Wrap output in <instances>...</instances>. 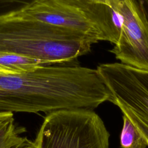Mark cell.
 <instances>
[{
    "mask_svg": "<svg viewBox=\"0 0 148 148\" xmlns=\"http://www.w3.org/2000/svg\"><path fill=\"white\" fill-rule=\"evenodd\" d=\"M110 99L97 69L76 61L0 76V112L47 114L62 109L94 110Z\"/></svg>",
    "mask_w": 148,
    "mask_h": 148,
    "instance_id": "cell-1",
    "label": "cell"
},
{
    "mask_svg": "<svg viewBox=\"0 0 148 148\" xmlns=\"http://www.w3.org/2000/svg\"><path fill=\"white\" fill-rule=\"evenodd\" d=\"M94 43L85 36L28 18L17 10L0 15V53L42 61L46 64L77 61Z\"/></svg>",
    "mask_w": 148,
    "mask_h": 148,
    "instance_id": "cell-2",
    "label": "cell"
},
{
    "mask_svg": "<svg viewBox=\"0 0 148 148\" xmlns=\"http://www.w3.org/2000/svg\"><path fill=\"white\" fill-rule=\"evenodd\" d=\"M21 15L85 36L94 43L114 45L120 36L117 14L108 5L86 0H35L17 10Z\"/></svg>",
    "mask_w": 148,
    "mask_h": 148,
    "instance_id": "cell-3",
    "label": "cell"
},
{
    "mask_svg": "<svg viewBox=\"0 0 148 148\" xmlns=\"http://www.w3.org/2000/svg\"><path fill=\"white\" fill-rule=\"evenodd\" d=\"M110 134L93 110L62 109L46 114L34 148H109Z\"/></svg>",
    "mask_w": 148,
    "mask_h": 148,
    "instance_id": "cell-4",
    "label": "cell"
},
{
    "mask_svg": "<svg viewBox=\"0 0 148 148\" xmlns=\"http://www.w3.org/2000/svg\"><path fill=\"white\" fill-rule=\"evenodd\" d=\"M120 36L109 51L121 63L148 71V14L143 0H111Z\"/></svg>",
    "mask_w": 148,
    "mask_h": 148,
    "instance_id": "cell-5",
    "label": "cell"
},
{
    "mask_svg": "<svg viewBox=\"0 0 148 148\" xmlns=\"http://www.w3.org/2000/svg\"><path fill=\"white\" fill-rule=\"evenodd\" d=\"M110 94V102L148 116V71L121 62L97 68Z\"/></svg>",
    "mask_w": 148,
    "mask_h": 148,
    "instance_id": "cell-6",
    "label": "cell"
},
{
    "mask_svg": "<svg viewBox=\"0 0 148 148\" xmlns=\"http://www.w3.org/2000/svg\"><path fill=\"white\" fill-rule=\"evenodd\" d=\"M46 64L42 61L26 56L0 53V76L20 74Z\"/></svg>",
    "mask_w": 148,
    "mask_h": 148,
    "instance_id": "cell-7",
    "label": "cell"
},
{
    "mask_svg": "<svg viewBox=\"0 0 148 148\" xmlns=\"http://www.w3.org/2000/svg\"><path fill=\"white\" fill-rule=\"evenodd\" d=\"M24 127L17 125L13 117L0 121V148H16L28 140L23 136Z\"/></svg>",
    "mask_w": 148,
    "mask_h": 148,
    "instance_id": "cell-8",
    "label": "cell"
},
{
    "mask_svg": "<svg viewBox=\"0 0 148 148\" xmlns=\"http://www.w3.org/2000/svg\"><path fill=\"white\" fill-rule=\"evenodd\" d=\"M123 128L120 136L121 148H146L147 143L134 124L123 114Z\"/></svg>",
    "mask_w": 148,
    "mask_h": 148,
    "instance_id": "cell-9",
    "label": "cell"
},
{
    "mask_svg": "<svg viewBox=\"0 0 148 148\" xmlns=\"http://www.w3.org/2000/svg\"><path fill=\"white\" fill-rule=\"evenodd\" d=\"M117 107L121 111L123 114L129 118L135 127L145 138L148 145V116L138 113L134 111L121 105Z\"/></svg>",
    "mask_w": 148,
    "mask_h": 148,
    "instance_id": "cell-10",
    "label": "cell"
},
{
    "mask_svg": "<svg viewBox=\"0 0 148 148\" xmlns=\"http://www.w3.org/2000/svg\"><path fill=\"white\" fill-rule=\"evenodd\" d=\"M35 0H0V15L19 10Z\"/></svg>",
    "mask_w": 148,
    "mask_h": 148,
    "instance_id": "cell-11",
    "label": "cell"
},
{
    "mask_svg": "<svg viewBox=\"0 0 148 148\" xmlns=\"http://www.w3.org/2000/svg\"><path fill=\"white\" fill-rule=\"evenodd\" d=\"M13 117V113L11 112H0V121Z\"/></svg>",
    "mask_w": 148,
    "mask_h": 148,
    "instance_id": "cell-12",
    "label": "cell"
},
{
    "mask_svg": "<svg viewBox=\"0 0 148 148\" xmlns=\"http://www.w3.org/2000/svg\"><path fill=\"white\" fill-rule=\"evenodd\" d=\"M16 148H34L32 145V141L28 140L26 142L21 146H19Z\"/></svg>",
    "mask_w": 148,
    "mask_h": 148,
    "instance_id": "cell-13",
    "label": "cell"
},
{
    "mask_svg": "<svg viewBox=\"0 0 148 148\" xmlns=\"http://www.w3.org/2000/svg\"><path fill=\"white\" fill-rule=\"evenodd\" d=\"M86 1L92 2H95V3H98L105 4V5H108L109 7L110 5V2H111V0H86Z\"/></svg>",
    "mask_w": 148,
    "mask_h": 148,
    "instance_id": "cell-14",
    "label": "cell"
},
{
    "mask_svg": "<svg viewBox=\"0 0 148 148\" xmlns=\"http://www.w3.org/2000/svg\"><path fill=\"white\" fill-rule=\"evenodd\" d=\"M144 1V3L145 6V8L146 9L147 14H148V0H143Z\"/></svg>",
    "mask_w": 148,
    "mask_h": 148,
    "instance_id": "cell-15",
    "label": "cell"
}]
</instances>
